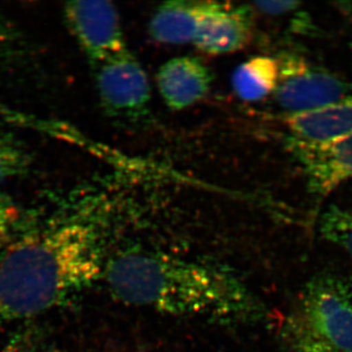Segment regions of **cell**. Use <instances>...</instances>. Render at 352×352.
I'll return each mask as SVG.
<instances>
[{"instance_id": "obj_1", "label": "cell", "mask_w": 352, "mask_h": 352, "mask_svg": "<svg viewBox=\"0 0 352 352\" xmlns=\"http://www.w3.org/2000/svg\"><path fill=\"white\" fill-rule=\"evenodd\" d=\"M120 302L175 317L251 324L264 314L258 296L226 266L168 252L131 250L106 264Z\"/></svg>"}, {"instance_id": "obj_2", "label": "cell", "mask_w": 352, "mask_h": 352, "mask_svg": "<svg viewBox=\"0 0 352 352\" xmlns=\"http://www.w3.org/2000/svg\"><path fill=\"white\" fill-rule=\"evenodd\" d=\"M100 234L68 217L7 245L0 258V317L29 318L94 283L104 267Z\"/></svg>"}, {"instance_id": "obj_3", "label": "cell", "mask_w": 352, "mask_h": 352, "mask_svg": "<svg viewBox=\"0 0 352 352\" xmlns=\"http://www.w3.org/2000/svg\"><path fill=\"white\" fill-rule=\"evenodd\" d=\"M283 335L295 352H352V288L332 274L305 285L285 322Z\"/></svg>"}, {"instance_id": "obj_4", "label": "cell", "mask_w": 352, "mask_h": 352, "mask_svg": "<svg viewBox=\"0 0 352 352\" xmlns=\"http://www.w3.org/2000/svg\"><path fill=\"white\" fill-rule=\"evenodd\" d=\"M95 85L109 117L138 122L147 117L151 88L145 69L126 48L94 67Z\"/></svg>"}, {"instance_id": "obj_5", "label": "cell", "mask_w": 352, "mask_h": 352, "mask_svg": "<svg viewBox=\"0 0 352 352\" xmlns=\"http://www.w3.org/2000/svg\"><path fill=\"white\" fill-rule=\"evenodd\" d=\"M277 61L279 78L273 94L278 105L289 115L324 107L351 92V85L346 80L302 56L285 54Z\"/></svg>"}, {"instance_id": "obj_6", "label": "cell", "mask_w": 352, "mask_h": 352, "mask_svg": "<svg viewBox=\"0 0 352 352\" xmlns=\"http://www.w3.org/2000/svg\"><path fill=\"white\" fill-rule=\"evenodd\" d=\"M64 17L92 68L126 50L119 13L111 2H68Z\"/></svg>"}, {"instance_id": "obj_7", "label": "cell", "mask_w": 352, "mask_h": 352, "mask_svg": "<svg viewBox=\"0 0 352 352\" xmlns=\"http://www.w3.org/2000/svg\"><path fill=\"white\" fill-rule=\"evenodd\" d=\"M289 149L300 164L312 195L326 197L352 179V136L321 144L289 141Z\"/></svg>"}, {"instance_id": "obj_8", "label": "cell", "mask_w": 352, "mask_h": 352, "mask_svg": "<svg viewBox=\"0 0 352 352\" xmlns=\"http://www.w3.org/2000/svg\"><path fill=\"white\" fill-rule=\"evenodd\" d=\"M254 7L208 1L193 44L208 55L243 50L252 38Z\"/></svg>"}, {"instance_id": "obj_9", "label": "cell", "mask_w": 352, "mask_h": 352, "mask_svg": "<svg viewBox=\"0 0 352 352\" xmlns=\"http://www.w3.org/2000/svg\"><path fill=\"white\" fill-rule=\"evenodd\" d=\"M214 76L207 65L197 57L168 60L157 74V88L166 105L182 111L203 100L210 92Z\"/></svg>"}, {"instance_id": "obj_10", "label": "cell", "mask_w": 352, "mask_h": 352, "mask_svg": "<svg viewBox=\"0 0 352 352\" xmlns=\"http://www.w3.org/2000/svg\"><path fill=\"white\" fill-rule=\"evenodd\" d=\"M289 141L321 144L352 136V96L324 107L291 113L286 119Z\"/></svg>"}, {"instance_id": "obj_11", "label": "cell", "mask_w": 352, "mask_h": 352, "mask_svg": "<svg viewBox=\"0 0 352 352\" xmlns=\"http://www.w3.org/2000/svg\"><path fill=\"white\" fill-rule=\"evenodd\" d=\"M207 6L208 1L164 2L150 20V36L164 44L193 43Z\"/></svg>"}, {"instance_id": "obj_12", "label": "cell", "mask_w": 352, "mask_h": 352, "mask_svg": "<svg viewBox=\"0 0 352 352\" xmlns=\"http://www.w3.org/2000/svg\"><path fill=\"white\" fill-rule=\"evenodd\" d=\"M279 78L277 59L268 56H254L236 69L232 87L241 100L258 102L274 94Z\"/></svg>"}, {"instance_id": "obj_13", "label": "cell", "mask_w": 352, "mask_h": 352, "mask_svg": "<svg viewBox=\"0 0 352 352\" xmlns=\"http://www.w3.org/2000/svg\"><path fill=\"white\" fill-rule=\"evenodd\" d=\"M32 156L23 142L6 131H0V186L30 170Z\"/></svg>"}, {"instance_id": "obj_14", "label": "cell", "mask_w": 352, "mask_h": 352, "mask_svg": "<svg viewBox=\"0 0 352 352\" xmlns=\"http://www.w3.org/2000/svg\"><path fill=\"white\" fill-rule=\"evenodd\" d=\"M322 235L352 256V212L331 208L321 217Z\"/></svg>"}, {"instance_id": "obj_15", "label": "cell", "mask_w": 352, "mask_h": 352, "mask_svg": "<svg viewBox=\"0 0 352 352\" xmlns=\"http://www.w3.org/2000/svg\"><path fill=\"white\" fill-rule=\"evenodd\" d=\"M20 219L19 208L12 199L0 192V250L2 251L11 243Z\"/></svg>"}, {"instance_id": "obj_16", "label": "cell", "mask_w": 352, "mask_h": 352, "mask_svg": "<svg viewBox=\"0 0 352 352\" xmlns=\"http://www.w3.org/2000/svg\"><path fill=\"white\" fill-rule=\"evenodd\" d=\"M300 6L296 1H259L254 3V9L266 15L278 16L294 12Z\"/></svg>"}, {"instance_id": "obj_17", "label": "cell", "mask_w": 352, "mask_h": 352, "mask_svg": "<svg viewBox=\"0 0 352 352\" xmlns=\"http://www.w3.org/2000/svg\"><path fill=\"white\" fill-rule=\"evenodd\" d=\"M18 32L6 16L0 13V56L6 54L17 43Z\"/></svg>"}]
</instances>
